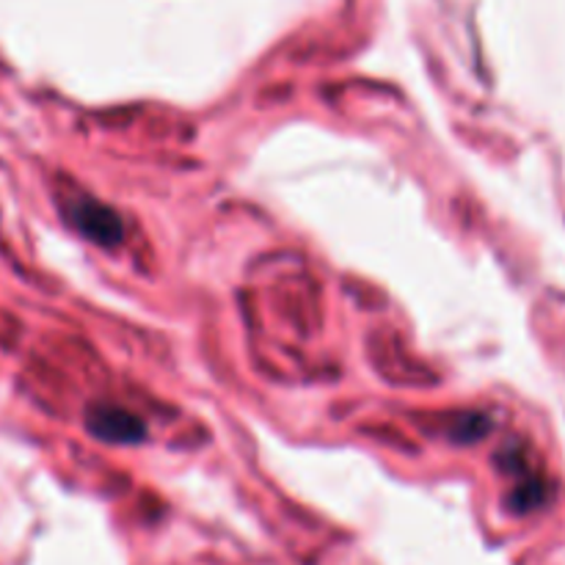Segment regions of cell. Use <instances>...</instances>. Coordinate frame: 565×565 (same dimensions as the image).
<instances>
[{
    "label": "cell",
    "instance_id": "obj_2",
    "mask_svg": "<svg viewBox=\"0 0 565 565\" xmlns=\"http://www.w3.org/2000/svg\"><path fill=\"white\" fill-rule=\"evenodd\" d=\"M88 430L97 439L114 441V445H136L143 439L147 428L136 414L119 406H97L88 412Z\"/></svg>",
    "mask_w": 565,
    "mask_h": 565
},
{
    "label": "cell",
    "instance_id": "obj_1",
    "mask_svg": "<svg viewBox=\"0 0 565 565\" xmlns=\"http://www.w3.org/2000/svg\"><path fill=\"white\" fill-rule=\"evenodd\" d=\"M66 218L72 221L77 232L88 237L92 243H99V246H116V243L125 237V226H121L119 215L114 213L105 204L94 202L92 196H75L72 202L64 204Z\"/></svg>",
    "mask_w": 565,
    "mask_h": 565
}]
</instances>
